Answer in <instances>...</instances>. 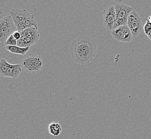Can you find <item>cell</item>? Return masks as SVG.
<instances>
[{"label":"cell","instance_id":"1","mask_svg":"<svg viewBox=\"0 0 151 139\" xmlns=\"http://www.w3.org/2000/svg\"><path fill=\"white\" fill-rule=\"evenodd\" d=\"M97 44L91 38L82 36L73 41L70 47V53L77 63L85 65L96 56Z\"/></svg>","mask_w":151,"mask_h":139},{"label":"cell","instance_id":"2","mask_svg":"<svg viewBox=\"0 0 151 139\" xmlns=\"http://www.w3.org/2000/svg\"><path fill=\"white\" fill-rule=\"evenodd\" d=\"M10 15L19 32H22L32 26L38 28V24L34 16L25 9H12L10 11Z\"/></svg>","mask_w":151,"mask_h":139},{"label":"cell","instance_id":"3","mask_svg":"<svg viewBox=\"0 0 151 139\" xmlns=\"http://www.w3.org/2000/svg\"><path fill=\"white\" fill-rule=\"evenodd\" d=\"M18 31L10 15L3 17L0 19V48L6 46V41L14 32Z\"/></svg>","mask_w":151,"mask_h":139},{"label":"cell","instance_id":"4","mask_svg":"<svg viewBox=\"0 0 151 139\" xmlns=\"http://www.w3.org/2000/svg\"><path fill=\"white\" fill-rule=\"evenodd\" d=\"M22 66L29 74L38 73L40 71L44 65L42 58L40 55L31 54L22 60Z\"/></svg>","mask_w":151,"mask_h":139},{"label":"cell","instance_id":"5","mask_svg":"<svg viewBox=\"0 0 151 139\" xmlns=\"http://www.w3.org/2000/svg\"><path fill=\"white\" fill-rule=\"evenodd\" d=\"M21 38L17 41V46L20 47H30L34 46L39 40L40 34L38 28L30 27L21 32Z\"/></svg>","mask_w":151,"mask_h":139},{"label":"cell","instance_id":"6","mask_svg":"<svg viewBox=\"0 0 151 139\" xmlns=\"http://www.w3.org/2000/svg\"><path fill=\"white\" fill-rule=\"evenodd\" d=\"M116 20L113 30L121 26L127 25L128 17L131 12L134 11L133 8L125 3H117L115 5Z\"/></svg>","mask_w":151,"mask_h":139},{"label":"cell","instance_id":"7","mask_svg":"<svg viewBox=\"0 0 151 139\" xmlns=\"http://www.w3.org/2000/svg\"><path fill=\"white\" fill-rule=\"evenodd\" d=\"M21 64L9 63L5 58L0 61V74L2 77L6 78H17L22 71Z\"/></svg>","mask_w":151,"mask_h":139},{"label":"cell","instance_id":"8","mask_svg":"<svg viewBox=\"0 0 151 139\" xmlns=\"http://www.w3.org/2000/svg\"><path fill=\"white\" fill-rule=\"evenodd\" d=\"M127 25L131 30L133 37H137L140 33L142 29V20L136 11H132L129 16Z\"/></svg>","mask_w":151,"mask_h":139},{"label":"cell","instance_id":"9","mask_svg":"<svg viewBox=\"0 0 151 139\" xmlns=\"http://www.w3.org/2000/svg\"><path fill=\"white\" fill-rule=\"evenodd\" d=\"M112 37L117 41L123 42H130L132 39L131 30L128 25L121 26L113 29L111 32Z\"/></svg>","mask_w":151,"mask_h":139},{"label":"cell","instance_id":"10","mask_svg":"<svg viewBox=\"0 0 151 139\" xmlns=\"http://www.w3.org/2000/svg\"><path fill=\"white\" fill-rule=\"evenodd\" d=\"M116 20L115 6H108L103 12V24L108 31H112Z\"/></svg>","mask_w":151,"mask_h":139},{"label":"cell","instance_id":"11","mask_svg":"<svg viewBox=\"0 0 151 139\" xmlns=\"http://www.w3.org/2000/svg\"><path fill=\"white\" fill-rule=\"evenodd\" d=\"M48 131L52 136H58L62 131V126L58 122H52L48 126Z\"/></svg>","mask_w":151,"mask_h":139},{"label":"cell","instance_id":"12","mask_svg":"<svg viewBox=\"0 0 151 139\" xmlns=\"http://www.w3.org/2000/svg\"><path fill=\"white\" fill-rule=\"evenodd\" d=\"M30 47H20L17 46H6V49L8 51H9L12 53L15 54H19V55H24L26 54L28 51L29 50Z\"/></svg>","mask_w":151,"mask_h":139},{"label":"cell","instance_id":"13","mask_svg":"<svg viewBox=\"0 0 151 139\" xmlns=\"http://www.w3.org/2000/svg\"><path fill=\"white\" fill-rule=\"evenodd\" d=\"M17 40L15 39L13 35H12L6 41V46H17Z\"/></svg>","mask_w":151,"mask_h":139},{"label":"cell","instance_id":"14","mask_svg":"<svg viewBox=\"0 0 151 139\" xmlns=\"http://www.w3.org/2000/svg\"><path fill=\"white\" fill-rule=\"evenodd\" d=\"M144 30L146 35H147V36L151 33V23L148 18L146 20L145 24L144 25Z\"/></svg>","mask_w":151,"mask_h":139},{"label":"cell","instance_id":"15","mask_svg":"<svg viewBox=\"0 0 151 139\" xmlns=\"http://www.w3.org/2000/svg\"><path fill=\"white\" fill-rule=\"evenodd\" d=\"M12 35H13L14 37L17 41L20 40V38H21V36H22L21 35V32H19L18 31H17L14 32Z\"/></svg>","mask_w":151,"mask_h":139},{"label":"cell","instance_id":"16","mask_svg":"<svg viewBox=\"0 0 151 139\" xmlns=\"http://www.w3.org/2000/svg\"><path fill=\"white\" fill-rule=\"evenodd\" d=\"M148 37L149 38V39H150V40H151V33L150 34L148 35Z\"/></svg>","mask_w":151,"mask_h":139},{"label":"cell","instance_id":"17","mask_svg":"<svg viewBox=\"0 0 151 139\" xmlns=\"http://www.w3.org/2000/svg\"><path fill=\"white\" fill-rule=\"evenodd\" d=\"M148 19L150 20V22L151 23V16H150V17L148 18Z\"/></svg>","mask_w":151,"mask_h":139}]
</instances>
